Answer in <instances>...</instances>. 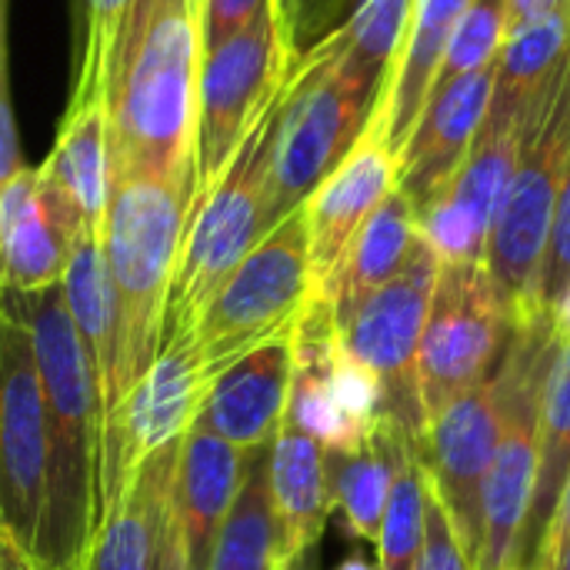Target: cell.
<instances>
[{"instance_id": "cell-1", "label": "cell", "mask_w": 570, "mask_h": 570, "mask_svg": "<svg viewBox=\"0 0 570 570\" xmlns=\"http://www.w3.org/2000/svg\"><path fill=\"white\" fill-rule=\"evenodd\" d=\"M197 0H130L107 57L110 177L197 174Z\"/></svg>"}, {"instance_id": "cell-2", "label": "cell", "mask_w": 570, "mask_h": 570, "mask_svg": "<svg viewBox=\"0 0 570 570\" xmlns=\"http://www.w3.org/2000/svg\"><path fill=\"white\" fill-rule=\"evenodd\" d=\"M27 321L47 401V488L37 561L47 570H80L97 528L100 491V401L87 351L63 301V287L7 291Z\"/></svg>"}, {"instance_id": "cell-3", "label": "cell", "mask_w": 570, "mask_h": 570, "mask_svg": "<svg viewBox=\"0 0 570 570\" xmlns=\"http://www.w3.org/2000/svg\"><path fill=\"white\" fill-rule=\"evenodd\" d=\"M194 200L197 174L110 177L104 257L117 297V364L100 431L160 354L164 304Z\"/></svg>"}, {"instance_id": "cell-4", "label": "cell", "mask_w": 570, "mask_h": 570, "mask_svg": "<svg viewBox=\"0 0 570 570\" xmlns=\"http://www.w3.org/2000/svg\"><path fill=\"white\" fill-rule=\"evenodd\" d=\"M570 167V53L534 97L521 157L488 237L484 267L511 321L538 314V284Z\"/></svg>"}, {"instance_id": "cell-5", "label": "cell", "mask_w": 570, "mask_h": 570, "mask_svg": "<svg viewBox=\"0 0 570 570\" xmlns=\"http://www.w3.org/2000/svg\"><path fill=\"white\" fill-rule=\"evenodd\" d=\"M281 97V94H277ZM277 97L257 117L240 150L220 174V180L194 200L184 244L174 264L160 347L180 337H194L204 307L220 284L271 230L267 224V184H271V134L277 117Z\"/></svg>"}, {"instance_id": "cell-6", "label": "cell", "mask_w": 570, "mask_h": 570, "mask_svg": "<svg viewBox=\"0 0 570 570\" xmlns=\"http://www.w3.org/2000/svg\"><path fill=\"white\" fill-rule=\"evenodd\" d=\"M371 110L374 104L341 73V43L334 30L294 60L277 97L271 134V227L301 210L331 177L364 134Z\"/></svg>"}, {"instance_id": "cell-7", "label": "cell", "mask_w": 570, "mask_h": 570, "mask_svg": "<svg viewBox=\"0 0 570 570\" xmlns=\"http://www.w3.org/2000/svg\"><path fill=\"white\" fill-rule=\"evenodd\" d=\"M558 341L561 334L551 311H538L514 324L508 351L498 364L504 384V414L498 454L481 491V544L474 554V570L514 568V544L538 481L541 411Z\"/></svg>"}, {"instance_id": "cell-8", "label": "cell", "mask_w": 570, "mask_h": 570, "mask_svg": "<svg viewBox=\"0 0 570 570\" xmlns=\"http://www.w3.org/2000/svg\"><path fill=\"white\" fill-rule=\"evenodd\" d=\"M314 297L304 207L271 227L204 307L194 344L210 384L264 341L294 331Z\"/></svg>"}, {"instance_id": "cell-9", "label": "cell", "mask_w": 570, "mask_h": 570, "mask_svg": "<svg viewBox=\"0 0 570 570\" xmlns=\"http://www.w3.org/2000/svg\"><path fill=\"white\" fill-rule=\"evenodd\" d=\"M297 60V37L271 0L240 33L200 57L194 167L197 197L210 190L244 137L281 94Z\"/></svg>"}, {"instance_id": "cell-10", "label": "cell", "mask_w": 570, "mask_h": 570, "mask_svg": "<svg viewBox=\"0 0 570 570\" xmlns=\"http://www.w3.org/2000/svg\"><path fill=\"white\" fill-rule=\"evenodd\" d=\"M438 274V254L424 237H417L401 274L377 287L344 324H337L344 351L381 381V417L404 431L414 444H424L428 434L417 354Z\"/></svg>"}, {"instance_id": "cell-11", "label": "cell", "mask_w": 570, "mask_h": 570, "mask_svg": "<svg viewBox=\"0 0 570 570\" xmlns=\"http://www.w3.org/2000/svg\"><path fill=\"white\" fill-rule=\"evenodd\" d=\"M511 331L514 321L501 304L484 261L441 264L417 354V381L428 424L451 401L474 391L498 371Z\"/></svg>"}, {"instance_id": "cell-12", "label": "cell", "mask_w": 570, "mask_h": 570, "mask_svg": "<svg viewBox=\"0 0 570 570\" xmlns=\"http://www.w3.org/2000/svg\"><path fill=\"white\" fill-rule=\"evenodd\" d=\"M207 391L210 377L204 371L194 337L164 344L154 364L144 371V377L130 387L117 414L100 431L97 521L127 498L140 468L154 454L190 434L207 401Z\"/></svg>"}, {"instance_id": "cell-13", "label": "cell", "mask_w": 570, "mask_h": 570, "mask_svg": "<svg viewBox=\"0 0 570 570\" xmlns=\"http://www.w3.org/2000/svg\"><path fill=\"white\" fill-rule=\"evenodd\" d=\"M47 488V401L27 321L0 287V524L37 551Z\"/></svg>"}, {"instance_id": "cell-14", "label": "cell", "mask_w": 570, "mask_h": 570, "mask_svg": "<svg viewBox=\"0 0 570 570\" xmlns=\"http://www.w3.org/2000/svg\"><path fill=\"white\" fill-rule=\"evenodd\" d=\"M324 451H357L381 421V381L354 361L337 334L331 304L311 297L294 327L287 414Z\"/></svg>"}, {"instance_id": "cell-15", "label": "cell", "mask_w": 570, "mask_h": 570, "mask_svg": "<svg viewBox=\"0 0 570 570\" xmlns=\"http://www.w3.org/2000/svg\"><path fill=\"white\" fill-rule=\"evenodd\" d=\"M504 414V384L494 371L484 384L451 401L438 417H431L421 458L428 481L451 514L471 561L481 544V491L498 454Z\"/></svg>"}, {"instance_id": "cell-16", "label": "cell", "mask_w": 570, "mask_h": 570, "mask_svg": "<svg viewBox=\"0 0 570 570\" xmlns=\"http://www.w3.org/2000/svg\"><path fill=\"white\" fill-rule=\"evenodd\" d=\"M524 124H481L448 187L417 210V230L441 264H481L488 237L508 197Z\"/></svg>"}, {"instance_id": "cell-17", "label": "cell", "mask_w": 570, "mask_h": 570, "mask_svg": "<svg viewBox=\"0 0 570 570\" xmlns=\"http://www.w3.org/2000/svg\"><path fill=\"white\" fill-rule=\"evenodd\" d=\"M83 220L67 190L43 170L23 167L0 194V287L33 294L67 274Z\"/></svg>"}, {"instance_id": "cell-18", "label": "cell", "mask_w": 570, "mask_h": 570, "mask_svg": "<svg viewBox=\"0 0 570 570\" xmlns=\"http://www.w3.org/2000/svg\"><path fill=\"white\" fill-rule=\"evenodd\" d=\"M401 157L391 147L387 134L367 120L357 144L331 170V177L307 197V237H311V274L314 294L327 284L344 250L367 224V217L387 200L397 187Z\"/></svg>"}, {"instance_id": "cell-19", "label": "cell", "mask_w": 570, "mask_h": 570, "mask_svg": "<svg viewBox=\"0 0 570 570\" xmlns=\"http://www.w3.org/2000/svg\"><path fill=\"white\" fill-rule=\"evenodd\" d=\"M291 374L294 331H284L244 354L210 384L197 424L240 451L271 448L287 414Z\"/></svg>"}, {"instance_id": "cell-20", "label": "cell", "mask_w": 570, "mask_h": 570, "mask_svg": "<svg viewBox=\"0 0 570 570\" xmlns=\"http://www.w3.org/2000/svg\"><path fill=\"white\" fill-rule=\"evenodd\" d=\"M494 63L454 80L428 100L397 170V187L414 200L417 210L448 187L474 147L494 94Z\"/></svg>"}, {"instance_id": "cell-21", "label": "cell", "mask_w": 570, "mask_h": 570, "mask_svg": "<svg viewBox=\"0 0 570 570\" xmlns=\"http://www.w3.org/2000/svg\"><path fill=\"white\" fill-rule=\"evenodd\" d=\"M247 458L250 451L227 444L204 424H194L184 438L174 474V504L184 524L187 570H210L220 531L244 484Z\"/></svg>"}, {"instance_id": "cell-22", "label": "cell", "mask_w": 570, "mask_h": 570, "mask_svg": "<svg viewBox=\"0 0 570 570\" xmlns=\"http://www.w3.org/2000/svg\"><path fill=\"white\" fill-rule=\"evenodd\" d=\"M271 511L277 538L274 570L307 561L334 508L324 448L291 421L281 424L271 444Z\"/></svg>"}, {"instance_id": "cell-23", "label": "cell", "mask_w": 570, "mask_h": 570, "mask_svg": "<svg viewBox=\"0 0 570 570\" xmlns=\"http://www.w3.org/2000/svg\"><path fill=\"white\" fill-rule=\"evenodd\" d=\"M471 0H414L411 23L404 33V43L381 83L377 104L371 110V124H377L397 157L404 154L428 97L434 90V77L444 63L451 33L468 10Z\"/></svg>"}, {"instance_id": "cell-24", "label": "cell", "mask_w": 570, "mask_h": 570, "mask_svg": "<svg viewBox=\"0 0 570 570\" xmlns=\"http://www.w3.org/2000/svg\"><path fill=\"white\" fill-rule=\"evenodd\" d=\"M417 237H421L417 207L401 187H394L387 200L357 230L341 264L334 267V274L314 297L331 304L334 321L344 324L377 287H384L387 281L401 274Z\"/></svg>"}, {"instance_id": "cell-25", "label": "cell", "mask_w": 570, "mask_h": 570, "mask_svg": "<svg viewBox=\"0 0 570 570\" xmlns=\"http://www.w3.org/2000/svg\"><path fill=\"white\" fill-rule=\"evenodd\" d=\"M561 334V331H558ZM570 478V334H561L554 367L544 391V411H541V454H538V481L534 498L524 518V528L514 544V568L511 570H541L544 568V544L548 531L558 511V501L564 494Z\"/></svg>"}, {"instance_id": "cell-26", "label": "cell", "mask_w": 570, "mask_h": 570, "mask_svg": "<svg viewBox=\"0 0 570 570\" xmlns=\"http://www.w3.org/2000/svg\"><path fill=\"white\" fill-rule=\"evenodd\" d=\"M180 444L184 441L154 454L140 468L127 498L97 521V531L90 538L80 570H154L160 511L174 484Z\"/></svg>"}, {"instance_id": "cell-27", "label": "cell", "mask_w": 570, "mask_h": 570, "mask_svg": "<svg viewBox=\"0 0 570 570\" xmlns=\"http://www.w3.org/2000/svg\"><path fill=\"white\" fill-rule=\"evenodd\" d=\"M411 448H421V444H414L404 431H397L391 421L381 417L371 438L357 451H347V454L324 451L331 508L344 514L351 534H357L361 541L377 544L397 468Z\"/></svg>"}, {"instance_id": "cell-28", "label": "cell", "mask_w": 570, "mask_h": 570, "mask_svg": "<svg viewBox=\"0 0 570 570\" xmlns=\"http://www.w3.org/2000/svg\"><path fill=\"white\" fill-rule=\"evenodd\" d=\"M570 53V0L508 30L494 63L488 124H524L534 97Z\"/></svg>"}, {"instance_id": "cell-29", "label": "cell", "mask_w": 570, "mask_h": 570, "mask_svg": "<svg viewBox=\"0 0 570 570\" xmlns=\"http://www.w3.org/2000/svg\"><path fill=\"white\" fill-rule=\"evenodd\" d=\"M60 287H63L67 311L73 317V327L80 334V344L94 371L100 421H104L110 387H114V364H117V297L110 284L107 257H104V234L80 230Z\"/></svg>"}, {"instance_id": "cell-30", "label": "cell", "mask_w": 570, "mask_h": 570, "mask_svg": "<svg viewBox=\"0 0 570 570\" xmlns=\"http://www.w3.org/2000/svg\"><path fill=\"white\" fill-rule=\"evenodd\" d=\"M40 167L67 190L83 227L104 234V217L110 200V144H107L104 100L67 107L57 144Z\"/></svg>"}, {"instance_id": "cell-31", "label": "cell", "mask_w": 570, "mask_h": 570, "mask_svg": "<svg viewBox=\"0 0 570 570\" xmlns=\"http://www.w3.org/2000/svg\"><path fill=\"white\" fill-rule=\"evenodd\" d=\"M414 0H357L351 17L334 27L341 43V73L371 104H377L381 83L404 43Z\"/></svg>"}, {"instance_id": "cell-32", "label": "cell", "mask_w": 570, "mask_h": 570, "mask_svg": "<svg viewBox=\"0 0 570 570\" xmlns=\"http://www.w3.org/2000/svg\"><path fill=\"white\" fill-rule=\"evenodd\" d=\"M274 511H271V448L247 458L244 484L220 531L210 570H274Z\"/></svg>"}, {"instance_id": "cell-33", "label": "cell", "mask_w": 570, "mask_h": 570, "mask_svg": "<svg viewBox=\"0 0 570 570\" xmlns=\"http://www.w3.org/2000/svg\"><path fill=\"white\" fill-rule=\"evenodd\" d=\"M424 524H428V468L421 448H411L397 468L381 534H377V568L417 570L424 551Z\"/></svg>"}, {"instance_id": "cell-34", "label": "cell", "mask_w": 570, "mask_h": 570, "mask_svg": "<svg viewBox=\"0 0 570 570\" xmlns=\"http://www.w3.org/2000/svg\"><path fill=\"white\" fill-rule=\"evenodd\" d=\"M504 37H508V0H471L451 33L431 97L451 87L454 80L494 63L504 47Z\"/></svg>"}, {"instance_id": "cell-35", "label": "cell", "mask_w": 570, "mask_h": 570, "mask_svg": "<svg viewBox=\"0 0 570 570\" xmlns=\"http://www.w3.org/2000/svg\"><path fill=\"white\" fill-rule=\"evenodd\" d=\"M130 0H87V33H83V57L77 67V83L70 107H83L90 100H104L107 80V57L120 33L124 13Z\"/></svg>"}, {"instance_id": "cell-36", "label": "cell", "mask_w": 570, "mask_h": 570, "mask_svg": "<svg viewBox=\"0 0 570 570\" xmlns=\"http://www.w3.org/2000/svg\"><path fill=\"white\" fill-rule=\"evenodd\" d=\"M417 570H474V561L461 541V534L451 524V514L444 511L441 498L434 494L428 481V524H424V551Z\"/></svg>"}, {"instance_id": "cell-37", "label": "cell", "mask_w": 570, "mask_h": 570, "mask_svg": "<svg viewBox=\"0 0 570 570\" xmlns=\"http://www.w3.org/2000/svg\"><path fill=\"white\" fill-rule=\"evenodd\" d=\"M570 291V167L561 187L558 214H554V230L548 244V257L541 267V284H538V307L551 311L561 294Z\"/></svg>"}, {"instance_id": "cell-38", "label": "cell", "mask_w": 570, "mask_h": 570, "mask_svg": "<svg viewBox=\"0 0 570 570\" xmlns=\"http://www.w3.org/2000/svg\"><path fill=\"white\" fill-rule=\"evenodd\" d=\"M271 0H197L200 13V57L240 33Z\"/></svg>"}, {"instance_id": "cell-39", "label": "cell", "mask_w": 570, "mask_h": 570, "mask_svg": "<svg viewBox=\"0 0 570 570\" xmlns=\"http://www.w3.org/2000/svg\"><path fill=\"white\" fill-rule=\"evenodd\" d=\"M23 170L20 147H17V124L10 110V90H7V67H0V194L10 187V180Z\"/></svg>"}, {"instance_id": "cell-40", "label": "cell", "mask_w": 570, "mask_h": 570, "mask_svg": "<svg viewBox=\"0 0 570 570\" xmlns=\"http://www.w3.org/2000/svg\"><path fill=\"white\" fill-rule=\"evenodd\" d=\"M568 544H570V478H568V484H564L561 501H558V511H554L551 531H548V544H544V568H548V564H551V561H554Z\"/></svg>"}, {"instance_id": "cell-41", "label": "cell", "mask_w": 570, "mask_h": 570, "mask_svg": "<svg viewBox=\"0 0 570 570\" xmlns=\"http://www.w3.org/2000/svg\"><path fill=\"white\" fill-rule=\"evenodd\" d=\"M0 570H47L30 548H23L3 524H0Z\"/></svg>"}, {"instance_id": "cell-42", "label": "cell", "mask_w": 570, "mask_h": 570, "mask_svg": "<svg viewBox=\"0 0 570 570\" xmlns=\"http://www.w3.org/2000/svg\"><path fill=\"white\" fill-rule=\"evenodd\" d=\"M568 0H508V30L518 23H528L534 17H544L558 7H564Z\"/></svg>"}, {"instance_id": "cell-43", "label": "cell", "mask_w": 570, "mask_h": 570, "mask_svg": "<svg viewBox=\"0 0 570 570\" xmlns=\"http://www.w3.org/2000/svg\"><path fill=\"white\" fill-rule=\"evenodd\" d=\"M277 3V10H281V17H284V23L294 30V37H297V27H301V10H304V0H274Z\"/></svg>"}, {"instance_id": "cell-44", "label": "cell", "mask_w": 570, "mask_h": 570, "mask_svg": "<svg viewBox=\"0 0 570 570\" xmlns=\"http://www.w3.org/2000/svg\"><path fill=\"white\" fill-rule=\"evenodd\" d=\"M7 3L10 0H0V50L7 53Z\"/></svg>"}, {"instance_id": "cell-45", "label": "cell", "mask_w": 570, "mask_h": 570, "mask_svg": "<svg viewBox=\"0 0 570 570\" xmlns=\"http://www.w3.org/2000/svg\"><path fill=\"white\" fill-rule=\"evenodd\" d=\"M544 570H570V544L568 548H564V551H561V554H558V558H554V561H551V564H548V568Z\"/></svg>"}, {"instance_id": "cell-46", "label": "cell", "mask_w": 570, "mask_h": 570, "mask_svg": "<svg viewBox=\"0 0 570 570\" xmlns=\"http://www.w3.org/2000/svg\"><path fill=\"white\" fill-rule=\"evenodd\" d=\"M337 570H381V568H371L364 558H351V561H344Z\"/></svg>"}, {"instance_id": "cell-47", "label": "cell", "mask_w": 570, "mask_h": 570, "mask_svg": "<svg viewBox=\"0 0 570 570\" xmlns=\"http://www.w3.org/2000/svg\"><path fill=\"white\" fill-rule=\"evenodd\" d=\"M0 67H7V53L0 50Z\"/></svg>"}, {"instance_id": "cell-48", "label": "cell", "mask_w": 570, "mask_h": 570, "mask_svg": "<svg viewBox=\"0 0 570 570\" xmlns=\"http://www.w3.org/2000/svg\"><path fill=\"white\" fill-rule=\"evenodd\" d=\"M284 570H307V568H304V561H301V564H294V568H284Z\"/></svg>"}, {"instance_id": "cell-49", "label": "cell", "mask_w": 570, "mask_h": 570, "mask_svg": "<svg viewBox=\"0 0 570 570\" xmlns=\"http://www.w3.org/2000/svg\"><path fill=\"white\" fill-rule=\"evenodd\" d=\"M331 3H341V0H327V7H331Z\"/></svg>"}]
</instances>
